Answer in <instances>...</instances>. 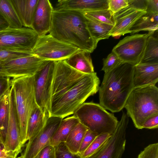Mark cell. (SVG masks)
I'll use <instances>...</instances> for the list:
<instances>
[{
	"label": "cell",
	"instance_id": "cell-16",
	"mask_svg": "<svg viewBox=\"0 0 158 158\" xmlns=\"http://www.w3.org/2000/svg\"><path fill=\"white\" fill-rule=\"evenodd\" d=\"M54 9L48 0H38L31 28L39 36L46 35L50 29Z\"/></svg>",
	"mask_w": 158,
	"mask_h": 158
},
{
	"label": "cell",
	"instance_id": "cell-40",
	"mask_svg": "<svg viewBox=\"0 0 158 158\" xmlns=\"http://www.w3.org/2000/svg\"><path fill=\"white\" fill-rule=\"evenodd\" d=\"M146 12L158 14V0H147Z\"/></svg>",
	"mask_w": 158,
	"mask_h": 158
},
{
	"label": "cell",
	"instance_id": "cell-23",
	"mask_svg": "<svg viewBox=\"0 0 158 158\" xmlns=\"http://www.w3.org/2000/svg\"><path fill=\"white\" fill-rule=\"evenodd\" d=\"M11 86L0 97V142L4 147L9 117Z\"/></svg>",
	"mask_w": 158,
	"mask_h": 158
},
{
	"label": "cell",
	"instance_id": "cell-37",
	"mask_svg": "<svg viewBox=\"0 0 158 158\" xmlns=\"http://www.w3.org/2000/svg\"><path fill=\"white\" fill-rule=\"evenodd\" d=\"M37 158H55L54 147L50 145L45 147L39 152Z\"/></svg>",
	"mask_w": 158,
	"mask_h": 158
},
{
	"label": "cell",
	"instance_id": "cell-15",
	"mask_svg": "<svg viewBox=\"0 0 158 158\" xmlns=\"http://www.w3.org/2000/svg\"><path fill=\"white\" fill-rule=\"evenodd\" d=\"M146 13V11L137 9L131 5L127 6L121 10L114 18L115 24L110 35L112 37H119L129 33L135 23L142 16Z\"/></svg>",
	"mask_w": 158,
	"mask_h": 158
},
{
	"label": "cell",
	"instance_id": "cell-19",
	"mask_svg": "<svg viewBox=\"0 0 158 158\" xmlns=\"http://www.w3.org/2000/svg\"><path fill=\"white\" fill-rule=\"evenodd\" d=\"M24 27L31 28L38 0H10Z\"/></svg>",
	"mask_w": 158,
	"mask_h": 158
},
{
	"label": "cell",
	"instance_id": "cell-8",
	"mask_svg": "<svg viewBox=\"0 0 158 158\" xmlns=\"http://www.w3.org/2000/svg\"><path fill=\"white\" fill-rule=\"evenodd\" d=\"M38 36L37 33L31 28L9 27L0 31V50L32 53Z\"/></svg>",
	"mask_w": 158,
	"mask_h": 158
},
{
	"label": "cell",
	"instance_id": "cell-39",
	"mask_svg": "<svg viewBox=\"0 0 158 158\" xmlns=\"http://www.w3.org/2000/svg\"><path fill=\"white\" fill-rule=\"evenodd\" d=\"M11 78L0 76V97L11 86Z\"/></svg>",
	"mask_w": 158,
	"mask_h": 158
},
{
	"label": "cell",
	"instance_id": "cell-4",
	"mask_svg": "<svg viewBox=\"0 0 158 158\" xmlns=\"http://www.w3.org/2000/svg\"><path fill=\"white\" fill-rule=\"evenodd\" d=\"M34 75L10 80L20 139L23 145L27 141V129L29 119L34 109L38 106L35 97Z\"/></svg>",
	"mask_w": 158,
	"mask_h": 158
},
{
	"label": "cell",
	"instance_id": "cell-28",
	"mask_svg": "<svg viewBox=\"0 0 158 158\" xmlns=\"http://www.w3.org/2000/svg\"><path fill=\"white\" fill-rule=\"evenodd\" d=\"M87 27L94 40L98 43L102 40L108 39L113 26L87 19Z\"/></svg>",
	"mask_w": 158,
	"mask_h": 158
},
{
	"label": "cell",
	"instance_id": "cell-22",
	"mask_svg": "<svg viewBox=\"0 0 158 158\" xmlns=\"http://www.w3.org/2000/svg\"><path fill=\"white\" fill-rule=\"evenodd\" d=\"M79 123L78 119L73 115L63 119L52 138L50 145L55 147L64 142L71 130Z\"/></svg>",
	"mask_w": 158,
	"mask_h": 158
},
{
	"label": "cell",
	"instance_id": "cell-41",
	"mask_svg": "<svg viewBox=\"0 0 158 158\" xmlns=\"http://www.w3.org/2000/svg\"><path fill=\"white\" fill-rule=\"evenodd\" d=\"M9 27V25L4 18L0 14V31L5 30Z\"/></svg>",
	"mask_w": 158,
	"mask_h": 158
},
{
	"label": "cell",
	"instance_id": "cell-13",
	"mask_svg": "<svg viewBox=\"0 0 158 158\" xmlns=\"http://www.w3.org/2000/svg\"><path fill=\"white\" fill-rule=\"evenodd\" d=\"M56 61L46 60L40 69L34 75L35 91L38 106L44 110L47 106L49 89Z\"/></svg>",
	"mask_w": 158,
	"mask_h": 158
},
{
	"label": "cell",
	"instance_id": "cell-31",
	"mask_svg": "<svg viewBox=\"0 0 158 158\" xmlns=\"http://www.w3.org/2000/svg\"><path fill=\"white\" fill-rule=\"evenodd\" d=\"M123 62L117 54L112 51L106 58L103 59L102 70L105 73H107Z\"/></svg>",
	"mask_w": 158,
	"mask_h": 158
},
{
	"label": "cell",
	"instance_id": "cell-24",
	"mask_svg": "<svg viewBox=\"0 0 158 158\" xmlns=\"http://www.w3.org/2000/svg\"><path fill=\"white\" fill-rule=\"evenodd\" d=\"M158 31V14L146 13L135 23L129 31L131 35L141 31L154 32Z\"/></svg>",
	"mask_w": 158,
	"mask_h": 158
},
{
	"label": "cell",
	"instance_id": "cell-12",
	"mask_svg": "<svg viewBox=\"0 0 158 158\" xmlns=\"http://www.w3.org/2000/svg\"><path fill=\"white\" fill-rule=\"evenodd\" d=\"M63 119L55 116L49 117L43 129L28 140L23 158H34L43 148L50 145V140Z\"/></svg>",
	"mask_w": 158,
	"mask_h": 158
},
{
	"label": "cell",
	"instance_id": "cell-44",
	"mask_svg": "<svg viewBox=\"0 0 158 158\" xmlns=\"http://www.w3.org/2000/svg\"><path fill=\"white\" fill-rule=\"evenodd\" d=\"M16 158H23V157L22 155H21V156L17 157Z\"/></svg>",
	"mask_w": 158,
	"mask_h": 158
},
{
	"label": "cell",
	"instance_id": "cell-11",
	"mask_svg": "<svg viewBox=\"0 0 158 158\" xmlns=\"http://www.w3.org/2000/svg\"><path fill=\"white\" fill-rule=\"evenodd\" d=\"M46 60L32 54L3 63L2 76L15 79L35 75Z\"/></svg>",
	"mask_w": 158,
	"mask_h": 158
},
{
	"label": "cell",
	"instance_id": "cell-20",
	"mask_svg": "<svg viewBox=\"0 0 158 158\" xmlns=\"http://www.w3.org/2000/svg\"><path fill=\"white\" fill-rule=\"evenodd\" d=\"M49 117L47 110H43L39 106L34 109L28 123L27 141L34 137L43 129Z\"/></svg>",
	"mask_w": 158,
	"mask_h": 158
},
{
	"label": "cell",
	"instance_id": "cell-25",
	"mask_svg": "<svg viewBox=\"0 0 158 158\" xmlns=\"http://www.w3.org/2000/svg\"><path fill=\"white\" fill-rule=\"evenodd\" d=\"M158 63V31L151 34L148 38L143 54L139 63Z\"/></svg>",
	"mask_w": 158,
	"mask_h": 158
},
{
	"label": "cell",
	"instance_id": "cell-18",
	"mask_svg": "<svg viewBox=\"0 0 158 158\" xmlns=\"http://www.w3.org/2000/svg\"><path fill=\"white\" fill-rule=\"evenodd\" d=\"M56 8L83 12L107 9L108 0H60L58 1Z\"/></svg>",
	"mask_w": 158,
	"mask_h": 158
},
{
	"label": "cell",
	"instance_id": "cell-36",
	"mask_svg": "<svg viewBox=\"0 0 158 158\" xmlns=\"http://www.w3.org/2000/svg\"><path fill=\"white\" fill-rule=\"evenodd\" d=\"M128 0H108V9L114 14L126 7Z\"/></svg>",
	"mask_w": 158,
	"mask_h": 158
},
{
	"label": "cell",
	"instance_id": "cell-46",
	"mask_svg": "<svg viewBox=\"0 0 158 158\" xmlns=\"http://www.w3.org/2000/svg\"></svg>",
	"mask_w": 158,
	"mask_h": 158
},
{
	"label": "cell",
	"instance_id": "cell-9",
	"mask_svg": "<svg viewBox=\"0 0 158 158\" xmlns=\"http://www.w3.org/2000/svg\"><path fill=\"white\" fill-rule=\"evenodd\" d=\"M128 122V116L123 112L121 118L110 137L86 158H122L125 149L126 131Z\"/></svg>",
	"mask_w": 158,
	"mask_h": 158
},
{
	"label": "cell",
	"instance_id": "cell-21",
	"mask_svg": "<svg viewBox=\"0 0 158 158\" xmlns=\"http://www.w3.org/2000/svg\"><path fill=\"white\" fill-rule=\"evenodd\" d=\"M90 53L80 50L65 60L67 63L73 69L85 73L94 72Z\"/></svg>",
	"mask_w": 158,
	"mask_h": 158
},
{
	"label": "cell",
	"instance_id": "cell-27",
	"mask_svg": "<svg viewBox=\"0 0 158 158\" xmlns=\"http://www.w3.org/2000/svg\"><path fill=\"white\" fill-rule=\"evenodd\" d=\"M0 14L7 22L10 28L23 27L10 0H0Z\"/></svg>",
	"mask_w": 158,
	"mask_h": 158
},
{
	"label": "cell",
	"instance_id": "cell-7",
	"mask_svg": "<svg viewBox=\"0 0 158 158\" xmlns=\"http://www.w3.org/2000/svg\"><path fill=\"white\" fill-rule=\"evenodd\" d=\"M80 50L49 34L38 36L32 53L44 60L57 61L65 60Z\"/></svg>",
	"mask_w": 158,
	"mask_h": 158
},
{
	"label": "cell",
	"instance_id": "cell-33",
	"mask_svg": "<svg viewBox=\"0 0 158 158\" xmlns=\"http://www.w3.org/2000/svg\"><path fill=\"white\" fill-rule=\"evenodd\" d=\"M32 54V53L30 52L10 50H0V63L27 56Z\"/></svg>",
	"mask_w": 158,
	"mask_h": 158
},
{
	"label": "cell",
	"instance_id": "cell-38",
	"mask_svg": "<svg viewBox=\"0 0 158 158\" xmlns=\"http://www.w3.org/2000/svg\"><path fill=\"white\" fill-rule=\"evenodd\" d=\"M158 127V115L150 117L144 122L142 128L154 129Z\"/></svg>",
	"mask_w": 158,
	"mask_h": 158
},
{
	"label": "cell",
	"instance_id": "cell-10",
	"mask_svg": "<svg viewBox=\"0 0 158 158\" xmlns=\"http://www.w3.org/2000/svg\"><path fill=\"white\" fill-rule=\"evenodd\" d=\"M154 32L127 36L120 40L112 51L116 54L123 62L134 65L139 62L148 38Z\"/></svg>",
	"mask_w": 158,
	"mask_h": 158
},
{
	"label": "cell",
	"instance_id": "cell-29",
	"mask_svg": "<svg viewBox=\"0 0 158 158\" xmlns=\"http://www.w3.org/2000/svg\"><path fill=\"white\" fill-rule=\"evenodd\" d=\"M86 19L97 21L112 26H114L115 21L114 14L108 9L88 11L83 12Z\"/></svg>",
	"mask_w": 158,
	"mask_h": 158
},
{
	"label": "cell",
	"instance_id": "cell-1",
	"mask_svg": "<svg viewBox=\"0 0 158 158\" xmlns=\"http://www.w3.org/2000/svg\"><path fill=\"white\" fill-rule=\"evenodd\" d=\"M100 83L95 72L84 73L65 60L56 61L47 106L49 117L63 119L73 114L88 97L97 92Z\"/></svg>",
	"mask_w": 158,
	"mask_h": 158
},
{
	"label": "cell",
	"instance_id": "cell-32",
	"mask_svg": "<svg viewBox=\"0 0 158 158\" xmlns=\"http://www.w3.org/2000/svg\"><path fill=\"white\" fill-rule=\"evenodd\" d=\"M55 158H83L78 153L71 152L64 142L61 143L55 147Z\"/></svg>",
	"mask_w": 158,
	"mask_h": 158
},
{
	"label": "cell",
	"instance_id": "cell-26",
	"mask_svg": "<svg viewBox=\"0 0 158 158\" xmlns=\"http://www.w3.org/2000/svg\"><path fill=\"white\" fill-rule=\"evenodd\" d=\"M88 130L79 122L72 129L64 142L71 152L78 153L83 139Z\"/></svg>",
	"mask_w": 158,
	"mask_h": 158
},
{
	"label": "cell",
	"instance_id": "cell-34",
	"mask_svg": "<svg viewBox=\"0 0 158 158\" xmlns=\"http://www.w3.org/2000/svg\"><path fill=\"white\" fill-rule=\"evenodd\" d=\"M137 158H158V143L147 146L140 152Z\"/></svg>",
	"mask_w": 158,
	"mask_h": 158
},
{
	"label": "cell",
	"instance_id": "cell-35",
	"mask_svg": "<svg viewBox=\"0 0 158 158\" xmlns=\"http://www.w3.org/2000/svg\"><path fill=\"white\" fill-rule=\"evenodd\" d=\"M97 135L96 134L88 129L83 139L78 153L81 155L82 154Z\"/></svg>",
	"mask_w": 158,
	"mask_h": 158
},
{
	"label": "cell",
	"instance_id": "cell-14",
	"mask_svg": "<svg viewBox=\"0 0 158 158\" xmlns=\"http://www.w3.org/2000/svg\"><path fill=\"white\" fill-rule=\"evenodd\" d=\"M23 146L21 141L18 118L11 86L9 117L4 148L8 151L20 153Z\"/></svg>",
	"mask_w": 158,
	"mask_h": 158
},
{
	"label": "cell",
	"instance_id": "cell-3",
	"mask_svg": "<svg viewBox=\"0 0 158 158\" xmlns=\"http://www.w3.org/2000/svg\"><path fill=\"white\" fill-rule=\"evenodd\" d=\"M134 65L123 62L105 73L98 89L100 105L106 110L118 112L124 108L134 88Z\"/></svg>",
	"mask_w": 158,
	"mask_h": 158
},
{
	"label": "cell",
	"instance_id": "cell-6",
	"mask_svg": "<svg viewBox=\"0 0 158 158\" xmlns=\"http://www.w3.org/2000/svg\"><path fill=\"white\" fill-rule=\"evenodd\" d=\"M73 115L80 123L98 135L104 133L112 135L118 122L114 114L108 112L100 104L93 102L83 103Z\"/></svg>",
	"mask_w": 158,
	"mask_h": 158
},
{
	"label": "cell",
	"instance_id": "cell-43",
	"mask_svg": "<svg viewBox=\"0 0 158 158\" xmlns=\"http://www.w3.org/2000/svg\"><path fill=\"white\" fill-rule=\"evenodd\" d=\"M4 147V146L2 144V143L0 142V147Z\"/></svg>",
	"mask_w": 158,
	"mask_h": 158
},
{
	"label": "cell",
	"instance_id": "cell-42",
	"mask_svg": "<svg viewBox=\"0 0 158 158\" xmlns=\"http://www.w3.org/2000/svg\"><path fill=\"white\" fill-rule=\"evenodd\" d=\"M2 70V63H0V76H2L1 73Z\"/></svg>",
	"mask_w": 158,
	"mask_h": 158
},
{
	"label": "cell",
	"instance_id": "cell-5",
	"mask_svg": "<svg viewBox=\"0 0 158 158\" xmlns=\"http://www.w3.org/2000/svg\"><path fill=\"white\" fill-rule=\"evenodd\" d=\"M124 108L135 127L142 129L148 118L158 115V88L155 85L134 87L126 102Z\"/></svg>",
	"mask_w": 158,
	"mask_h": 158
},
{
	"label": "cell",
	"instance_id": "cell-30",
	"mask_svg": "<svg viewBox=\"0 0 158 158\" xmlns=\"http://www.w3.org/2000/svg\"><path fill=\"white\" fill-rule=\"evenodd\" d=\"M109 133H104L97 135L92 142L81 155L83 158H86L93 154L103 145L111 136Z\"/></svg>",
	"mask_w": 158,
	"mask_h": 158
},
{
	"label": "cell",
	"instance_id": "cell-17",
	"mask_svg": "<svg viewBox=\"0 0 158 158\" xmlns=\"http://www.w3.org/2000/svg\"><path fill=\"white\" fill-rule=\"evenodd\" d=\"M158 81V63H138L134 66V87L155 85Z\"/></svg>",
	"mask_w": 158,
	"mask_h": 158
},
{
	"label": "cell",
	"instance_id": "cell-2",
	"mask_svg": "<svg viewBox=\"0 0 158 158\" xmlns=\"http://www.w3.org/2000/svg\"><path fill=\"white\" fill-rule=\"evenodd\" d=\"M49 34L81 50L92 52L97 43L88 29L83 12L61 8L54 9Z\"/></svg>",
	"mask_w": 158,
	"mask_h": 158
},
{
	"label": "cell",
	"instance_id": "cell-45",
	"mask_svg": "<svg viewBox=\"0 0 158 158\" xmlns=\"http://www.w3.org/2000/svg\"><path fill=\"white\" fill-rule=\"evenodd\" d=\"M34 158H37V156Z\"/></svg>",
	"mask_w": 158,
	"mask_h": 158
}]
</instances>
